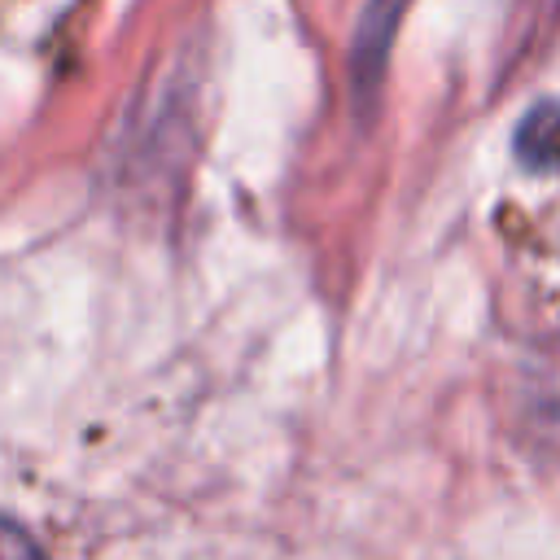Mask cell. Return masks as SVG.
Segmentation results:
<instances>
[{"label":"cell","instance_id":"1","mask_svg":"<svg viewBox=\"0 0 560 560\" xmlns=\"http://www.w3.org/2000/svg\"><path fill=\"white\" fill-rule=\"evenodd\" d=\"M512 149L525 171H560V101H538L516 122Z\"/></svg>","mask_w":560,"mask_h":560},{"label":"cell","instance_id":"2","mask_svg":"<svg viewBox=\"0 0 560 560\" xmlns=\"http://www.w3.org/2000/svg\"><path fill=\"white\" fill-rule=\"evenodd\" d=\"M0 560H48V556L13 516L0 512Z\"/></svg>","mask_w":560,"mask_h":560}]
</instances>
